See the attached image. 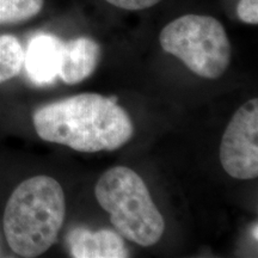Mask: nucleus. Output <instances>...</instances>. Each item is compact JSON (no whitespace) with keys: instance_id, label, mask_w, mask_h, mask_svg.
Segmentation results:
<instances>
[{"instance_id":"obj_9","label":"nucleus","mask_w":258,"mask_h":258,"mask_svg":"<svg viewBox=\"0 0 258 258\" xmlns=\"http://www.w3.org/2000/svg\"><path fill=\"white\" fill-rule=\"evenodd\" d=\"M24 63V49L12 35L0 36V84L21 73Z\"/></svg>"},{"instance_id":"obj_3","label":"nucleus","mask_w":258,"mask_h":258,"mask_svg":"<svg viewBox=\"0 0 258 258\" xmlns=\"http://www.w3.org/2000/svg\"><path fill=\"white\" fill-rule=\"evenodd\" d=\"M95 195L110 214L111 224L127 239L140 246H152L160 240L165 221L135 171L125 166L105 171L97 182Z\"/></svg>"},{"instance_id":"obj_1","label":"nucleus","mask_w":258,"mask_h":258,"mask_svg":"<svg viewBox=\"0 0 258 258\" xmlns=\"http://www.w3.org/2000/svg\"><path fill=\"white\" fill-rule=\"evenodd\" d=\"M42 140L78 152L115 151L131 140L133 123L116 98L80 93L41 106L32 116Z\"/></svg>"},{"instance_id":"obj_2","label":"nucleus","mask_w":258,"mask_h":258,"mask_svg":"<svg viewBox=\"0 0 258 258\" xmlns=\"http://www.w3.org/2000/svg\"><path fill=\"white\" fill-rule=\"evenodd\" d=\"M66 202L62 186L49 176H35L21 183L4 212L9 246L21 257H37L56 241Z\"/></svg>"},{"instance_id":"obj_12","label":"nucleus","mask_w":258,"mask_h":258,"mask_svg":"<svg viewBox=\"0 0 258 258\" xmlns=\"http://www.w3.org/2000/svg\"><path fill=\"white\" fill-rule=\"evenodd\" d=\"M105 2L116 8L128 10V11H138V10L152 8L161 0H105Z\"/></svg>"},{"instance_id":"obj_7","label":"nucleus","mask_w":258,"mask_h":258,"mask_svg":"<svg viewBox=\"0 0 258 258\" xmlns=\"http://www.w3.org/2000/svg\"><path fill=\"white\" fill-rule=\"evenodd\" d=\"M67 245L74 258H124L129 256L121 235L110 230L90 231L77 227L67 235Z\"/></svg>"},{"instance_id":"obj_4","label":"nucleus","mask_w":258,"mask_h":258,"mask_svg":"<svg viewBox=\"0 0 258 258\" xmlns=\"http://www.w3.org/2000/svg\"><path fill=\"white\" fill-rule=\"evenodd\" d=\"M160 46L202 78L217 79L231 62L232 47L220 22L211 16L185 15L160 32Z\"/></svg>"},{"instance_id":"obj_14","label":"nucleus","mask_w":258,"mask_h":258,"mask_svg":"<svg viewBox=\"0 0 258 258\" xmlns=\"http://www.w3.org/2000/svg\"><path fill=\"white\" fill-rule=\"evenodd\" d=\"M0 253H2V249H0ZM0 256H2V254H0Z\"/></svg>"},{"instance_id":"obj_6","label":"nucleus","mask_w":258,"mask_h":258,"mask_svg":"<svg viewBox=\"0 0 258 258\" xmlns=\"http://www.w3.org/2000/svg\"><path fill=\"white\" fill-rule=\"evenodd\" d=\"M64 42L55 35L37 34L29 41L24 63L35 85L46 86L55 82L62 64Z\"/></svg>"},{"instance_id":"obj_10","label":"nucleus","mask_w":258,"mask_h":258,"mask_svg":"<svg viewBox=\"0 0 258 258\" xmlns=\"http://www.w3.org/2000/svg\"><path fill=\"white\" fill-rule=\"evenodd\" d=\"M44 0H0V25L25 22L41 12Z\"/></svg>"},{"instance_id":"obj_5","label":"nucleus","mask_w":258,"mask_h":258,"mask_svg":"<svg viewBox=\"0 0 258 258\" xmlns=\"http://www.w3.org/2000/svg\"><path fill=\"white\" fill-rule=\"evenodd\" d=\"M224 170L235 179L258 176V99L247 101L235 111L220 145Z\"/></svg>"},{"instance_id":"obj_8","label":"nucleus","mask_w":258,"mask_h":258,"mask_svg":"<svg viewBox=\"0 0 258 258\" xmlns=\"http://www.w3.org/2000/svg\"><path fill=\"white\" fill-rule=\"evenodd\" d=\"M101 59V47L89 37H78L64 42L62 64L59 77L64 84L82 83L95 72Z\"/></svg>"},{"instance_id":"obj_11","label":"nucleus","mask_w":258,"mask_h":258,"mask_svg":"<svg viewBox=\"0 0 258 258\" xmlns=\"http://www.w3.org/2000/svg\"><path fill=\"white\" fill-rule=\"evenodd\" d=\"M237 14L241 22L256 25L258 23V0H239Z\"/></svg>"},{"instance_id":"obj_13","label":"nucleus","mask_w":258,"mask_h":258,"mask_svg":"<svg viewBox=\"0 0 258 258\" xmlns=\"http://www.w3.org/2000/svg\"><path fill=\"white\" fill-rule=\"evenodd\" d=\"M257 228H258L257 224H254V227H253V237H254V240H256V241H257V239H258V235H257Z\"/></svg>"}]
</instances>
